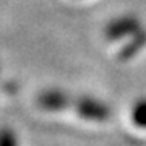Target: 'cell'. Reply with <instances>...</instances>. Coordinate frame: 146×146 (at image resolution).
I'll list each match as a JSON object with an SVG mask.
<instances>
[{"label":"cell","mask_w":146,"mask_h":146,"mask_svg":"<svg viewBox=\"0 0 146 146\" xmlns=\"http://www.w3.org/2000/svg\"><path fill=\"white\" fill-rule=\"evenodd\" d=\"M140 29H141V23L135 15H123L120 18L112 20L106 26L104 36L107 41H120V39L133 36Z\"/></svg>","instance_id":"1"},{"label":"cell","mask_w":146,"mask_h":146,"mask_svg":"<svg viewBox=\"0 0 146 146\" xmlns=\"http://www.w3.org/2000/svg\"><path fill=\"white\" fill-rule=\"evenodd\" d=\"M73 109L78 112L80 117L86 120H94V122H104L110 117L109 106L104 104L102 101L88 98V96L73 99Z\"/></svg>","instance_id":"2"},{"label":"cell","mask_w":146,"mask_h":146,"mask_svg":"<svg viewBox=\"0 0 146 146\" xmlns=\"http://www.w3.org/2000/svg\"><path fill=\"white\" fill-rule=\"evenodd\" d=\"M37 104L46 110L57 112V110H63L67 107H70L73 104V99L67 93L60 91V89H47V91H42L39 94Z\"/></svg>","instance_id":"3"},{"label":"cell","mask_w":146,"mask_h":146,"mask_svg":"<svg viewBox=\"0 0 146 146\" xmlns=\"http://www.w3.org/2000/svg\"><path fill=\"white\" fill-rule=\"evenodd\" d=\"M146 47V29L141 28L138 33H135L133 36H130L128 42H125L120 47L119 50V60L125 62V60H131V58L138 55V54Z\"/></svg>","instance_id":"4"},{"label":"cell","mask_w":146,"mask_h":146,"mask_svg":"<svg viewBox=\"0 0 146 146\" xmlns=\"http://www.w3.org/2000/svg\"><path fill=\"white\" fill-rule=\"evenodd\" d=\"M131 120L136 127L146 128V99H140L138 102H135L131 109Z\"/></svg>","instance_id":"5"},{"label":"cell","mask_w":146,"mask_h":146,"mask_svg":"<svg viewBox=\"0 0 146 146\" xmlns=\"http://www.w3.org/2000/svg\"><path fill=\"white\" fill-rule=\"evenodd\" d=\"M0 146H18L16 136L10 128H0Z\"/></svg>","instance_id":"6"}]
</instances>
